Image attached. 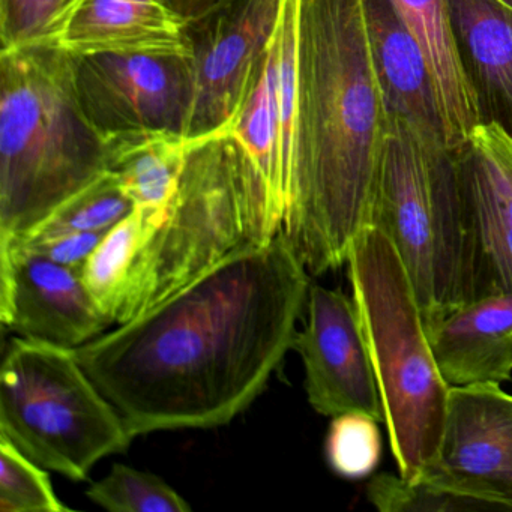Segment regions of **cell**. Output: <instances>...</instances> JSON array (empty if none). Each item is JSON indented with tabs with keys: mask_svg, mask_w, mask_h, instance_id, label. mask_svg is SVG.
<instances>
[{
	"mask_svg": "<svg viewBox=\"0 0 512 512\" xmlns=\"http://www.w3.org/2000/svg\"><path fill=\"white\" fill-rule=\"evenodd\" d=\"M310 286L280 230L74 355L134 439L220 427L262 394L292 349Z\"/></svg>",
	"mask_w": 512,
	"mask_h": 512,
	"instance_id": "1",
	"label": "cell"
},
{
	"mask_svg": "<svg viewBox=\"0 0 512 512\" xmlns=\"http://www.w3.org/2000/svg\"><path fill=\"white\" fill-rule=\"evenodd\" d=\"M388 130L362 0H298L283 232L310 275L347 263L370 224Z\"/></svg>",
	"mask_w": 512,
	"mask_h": 512,
	"instance_id": "2",
	"label": "cell"
},
{
	"mask_svg": "<svg viewBox=\"0 0 512 512\" xmlns=\"http://www.w3.org/2000/svg\"><path fill=\"white\" fill-rule=\"evenodd\" d=\"M109 172L61 44L0 52V245L34 230Z\"/></svg>",
	"mask_w": 512,
	"mask_h": 512,
	"instance_id": "3",
	"label": "cell"
},
{
	"mask_svg": "<svg viewBox=\"0 0 512 512\" xmlns=\"http://www.w3.org/2000/svg\"><path fill=\"white\" fill-rule=\"evenodd\" d=\"M146 212L119 325L283 230L259 167L230 133L190 143L175 196L163 211Z\"/></svg>",
	"mask_w": 512,
	"mask_h": 512,
	"instance_id": "4",
	"label": "cell"
},
{
	"mask_svg": "<svg viewBox=\"0 0 512 512\" xmlns=\"http://www.w3.org/2000/svg\"><path fill=\"white\" fill-rule=\"evenodd\" d=\"M388 119L370 224L397 248L427 326L484 296L478 239L455 149Z\"/></svg>",
	"mask_w": 512,
	"mask_h": 512,
	"instance_id": "5",
	"label": "cell"
},
{
	"mask_svg": "<svg viewBox=\"0 0 512 512\" xmlns=\"http://www.w3.org/2000/svg\"><path fill=\"white\" fill-rule=\"evenodd\" d=\"M347 266L398 475L412 481L439 457L451 386L440 373L415 289L391 239L371 224L364 227Z\"/></svg>",
	"mask_w": 512,
	"mask_h": 512,
	"instance_id": "6",
	"label": "cell"
},
{
	"mask_svg": "<svg viewBox=\"0 0 512 512\" xmlns=\"http://www.w3.org/2000/svg\"><path fill=\"white\" fill-rule=\"evenodd\" d=\"M0 434L73 481L134 439L73 349L23 337L11 341L0 370Z\"/></svg>",
	"mask_w": 512,
	"mask_h": 512,
	"instance_id": "7",
	"label": "cell"
},
{
	"mask_svg": "<svg viewBox=\"0 0 512 512\" xmlns=\"http://www.w3.org/2000/svg\"><path fill=\"white\" fill-rule=\"evenodd\" d=\"M73 56L80 104L104 139L137 131H167L187 139L196 98L191 55Z\"/></svg>",
	"mask_w": 512,
	"mask_h": 512,
	"instance_id": "8",
	"label": "cell"
},
{
	"mask_svg": "<svg viewBox=\"0 0 512 512\" xmlns=\"http://www.w3.org/2000/svg\"><path fill=\"white\" fill-rule=\"evenodd\" d=\"M286 0H224L187 22L196 98L187 140L229 133L280 25Z\"/></svg>",
	"mask_w": 512,
	"mask_h": 512,
	"instance_id": "9",
	"label": "cell"
},
{
	"mask_svg": "<svg viewBox=\"0 0 512 512\" xmlns=\"http://www.w3.org/2000/svg\"><path fill=\"white\" fill-rule=\"evenodd\" d=\"M307 320L292 349L305 368L308 403L323 416L361 412L385 422L373 359L353 298L311 284Z\"/></svg>",
	"mask_w": 512,
	"mask_h": 512,
	"instance_id": "10",
	"label": "cell"
},
{
	"mask_svg": "<svg viewBox=\"0 0 512 512\" xmlns=\"http://www.w3.org/2000/svg\"><path fill=\"white\" fill-rule=\"evenodd\" d=\"M431 476L482 511H512V395L500 385L451 388Z\"/></svg>",
	"mask_w": 512,
	"mask_h": 512,
	"instance_id": "11",
	"label": "cell"
},
{
	"mask_svg": "<svg viewBox=\"0 0 512 512\" xmlns=\"http://www.w3.org/2000/svg\"><path fill=\"white\" fill-rule=\"evenodd\" d=\"M0 322L28 340L76 349L110 326L79 271L26 248H0Z\"/></svg>",
	"mask_w": 512,
	"mask_h": 512,
	"instance_id": "12",
	"label": "cell"
},
{
	"mask_svg": "<svg viewBox=\"0 0 512 512\" xmlns=\"http://www.w3.org/2000/svg\"><path fill=\"white\" fill-rule=\"evenodd\" d=\"M374 73L388 118L419 137L448 146V130L430 68L394 0H362Z\"/></svg>",
	"mask_w": 512,
	"mask_h": 512,
	"instance_id": "13",
	"label": "cell"
},
{
	"mask_svg": "<svg viewBox=\"0 0 512 512\" xmlns=\"http://www.w3.org/2000/svg\"><path fill=\"white\" fill-rule=\"evenodd\" d=\"M431 349L451 388L502 385L512 376V293L467 302L427 325Z\"/></svg>",
	"mask_w": 512,
	"mask_h": 512,
	"instance_id": "14",
	"label": "cell"
},
{
	"mask_svg": "<svg viewBox=\"0 0 512 512\" xmlns=\"http://www.w3.org/2000/svg\"><path fill=\"white\" fill-rule=\"evenodd\" d=\"M59 44L73 55H191L187 20L170 0H82Z\"/></svg>",
	"mask_w": 512,
	"mask_h": 512,
	"instance_id": "15",
	"label": "cell"
},
{
	"mask_svg": "<svg viewBox=\"0 0 512 512\" xmlns=\"http://www.w3.org/2000/svg\"><path fill=\"white\" fill-rule=\"evenodd\" d=\"M461 61L482 124L512 139V8L500 0H448Z\"/></svg>",
	"mask_w": 512,
	"mask_h": 512,
	"instance_id": "16",
	"label": "cell"
},
{
	"mask_svg": "<svg viewBox=\"0 0 512 512\" xmlns=\"http://www.w3.org/2000/svg\"><path fill=\"white\" fill-rule=\"evenodd\" d=\"M430 68L448 130L458 149L482 125L478 101L461 61L448 0H394Z\"/></svg>",
	"mask_w": 512,
	"mask_h": 512,
	"instance_id": "17",
	"label": "cell"
},
{
	"mask_svg": "<svg viewBox=\"0 0 512 512\" xmlns=\"http://www.w3.org/2000/svg\"><path fill=\"white\" fill-rule=\"evenodd\" d=\"M229 133L259 167L284 221L289 158L284 146L281 122L275 37L254 70L247 94Z\"/></svg>",
	"mask_w": 512,
	"mask_h": 512,
	"instance_id": "18",
	"label": "cell"
},
{
	"mask_svg": "<svg viewBox=\"0 0 512 512\" xmlns=\"http://www.w3.org/2000/svg\"><path fill=\"white\" fill-rule=\"evenodd\" d=\"M109 172L121 182L134 208L163 211L178 190L190 142L167 131L107 137Z\"/></svg>",
	"mask_w": 512,
	"mask_h": 512,
	"instance_id": "19",
	"label": "cell"
},
{
	"mask_svg": "<svg viewBox=\"0 0 512 512\" xmlns=\"http://www.w3.org/2000/svg\"><path fill=\"white\" fill-rule=\"evenodd\" d=\"M148 212L134 208L109 230L80 269V278L110 325L118 323L137 251L145 236Z\"/></svg>",
	"mask_w": 512,
	"mask_h": 512,
	"instance_id": "20",
	"label": "cell"
},
{
	"mask_svg": "<svg viewBox=\"0 0 512 512\" xmlns=\"http://www.w3.org/2000/svg\"><path fill=\"white\" fill-rule=\"evenodd\" d=\"M133 211L134 203L125 193L121 182L112 172H107L59 206L34 230L10 244L0 245V248L47 241L68 233H107Z\"/></svg>",
	"mask_w": 512,
	"mask_h": 512,
	"instance_id": "21",
	"label": "cell"
},
{
	"mask_svg": "<svg viewBox=\"0 0 512 512\" xmlns=\"http://www.w3.org/2000/svg\"><path fill=\"white\" fill-rule=\"evenodd\" d=\"M457 155V152H455ZM461 187L472 212L481 259L482 295L512 293V224L485 188L458 160ZM482 296V298H484Z\"/></svg>",
	"mask_w": 512,
	"mask_h": 512,
	"instance_id": "22",
	"label": "cell"
},
{
	"mask_svg": "<svg viewBox=\"0 0 512 512\" xmlns=\"http://www.w3.org/2000/svg\"><path fill=\"white\" fill-rule=\"evenodd\" d=\"M86 496L110 512H188L190 503L154 473L115 464Z\"/></svg>",
	"mask_w": 512,
	"mask_h": 512,
	"instance_id": "23",
	"label": "cell"
},
{
	"mask_svg": "<svg viewBox=\"0 0 512 512\" xmlns=\"http://www.w3.org/2000/svg\"><path fill=\"white\" fill-rule=\"evenodd\" d=\"M455 152L512 224L511 137L497 125L482 124Z\"/></svg>",
	"mask_w": 512,
	"mask_h": 512,
	"instance_id": "24",
	"label": "cell"
},
{
	"mask_svg": "<svg viewBox=\"0 0 512 512\" xmlns=\"http://www.w3.org/2000/svg\"><path fill=\"white\" fill-rule=\"evenodd\" d=\"M0 511L62 512L67 506L53 490L43 466L0 434Z\"/></svg>",
	"mask_w": 512,
	"mask_h": 512,
	"instance_id": "25",
	"label": "cell"
},
{
	"mask_svg": "<svg viewBox=\"0 0 512 512\" xmlns=\"http://www.w3.org/2000/svg\"><path fill=\"white\" fill-rule=\"evenodd\" d=\"M367 499L382 512L481 511L472 500L428 475L407 481L400 475L380 473L368 482Z\"/></svg>",
	"mask_w": 512,
	"mask_h": 512,
	"instance_id": "26",
	"label": "cell"
},
{
	"mask_svg": "<svg viewBox=\"0 0 512 512\" xmlns=\"http://www.w3.org/2000/svg\"><path fill=\"white\" fill-rule=\"evenodd\" d=\"M325 451L326 460L337 475L347 479L367 478L382 455L379 421L361 412L334 416Z\"/></svg>",
	"mask_w": 512,
	"mask_h": 512,
	"instance_id": "27",
	"label": "cell"
},
{
	"mask_svg": "<svg viewBox=\"0 0 512 512\" xmlns=\"http://www.w3.org/2000/svg\"><path fill=\"white\" fill-rule=\"evenodd\" d=\"M104 236H106V233L103 232L68 233V235L56 236V238L47 239V241L10 245V247L37 251V253L44 254L59 265L80 272L86 260L91 257L95 248L103 241Z\"/></svg>",
	"mask_w": 512,
	"mask_h": 512,
	"instance_id": "28",
	"label": "cell"
},
{
	"mask_svg": "<svg viewBox=\"0 0 512 512\" xmlns=\"http://www.w3.org/2000/svg\"><path fill=\"white\" fill-rule=\"evenodd\" d=\"M173 8L184 17L187 22L203 16L217 5L223 4L224 0H170Z\"/></svg>",
	"mask_w": 512,
	"mask_h": 512,
	"instance_id": "29",
	"label": "cell"
},
{
	"mask_svg": "<svg viewBox=\"0 0 512 512\" xmlns=\"http://www.w3.org/2000/svg\"><path fill=\"white\" fill-rule=\"evenodd\" d=\"M503 4L508 5L509 8H512V0H500Z\"/></svg>",
	"mask_w": 512,
	"mask_h": 512,
	"instance_id": "30",
	"label": "cell"
}]
</instances>
